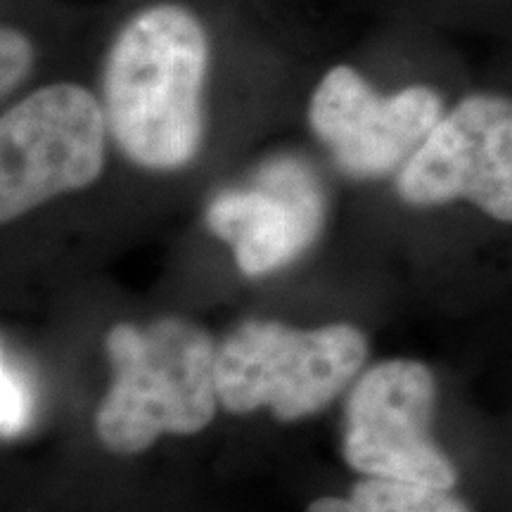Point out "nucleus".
<instances>
[{"instance_id":"nucleus-10","label":"nucleus","mask_w":512,"mask_h":512,"mask_svg":"<svg viewBox=\"0 0 512 512\" xmlns=\"http://www.w3.org/2000/svg\"><path fill=\"white\" fill-rule=\"evenodd\" d=\"M34 408L29 377L10 361L8 351H3V368H0V432L5 439L17 437L27 430Z\"/></svg>"},{"instance_id":"nucleus-5","label":"nucleus","mask_w":512,"mask_h":512,"mask_svg":"<svg viewBox=\"0 0 512 512\" xmlns=\"http://www.w3.org/2000/svg\"><path fill=\"white\" fill-rule=\"evenodd\" d=\"M437 382L420 361L394 358L370 368L344 411V458L366 477L451 491L458 472L434 444L430 427Z\"/></svg>"},{"instance_id":"nucleus-9","label":"nucleus","mask_w":512,"mask_h":512,"mask_svg":"<svg viewBox=\"0 0 512 512\" xmlns=\"http://www.w3.org/2000/svg\"><path fill=\"white\" fill-rule=\"evenodd\" d=\"M306 512H470V508L446 489L368 477L347 498H318Z\"/></svg>"},{"instance_id":"nucleus-2","label":"nucleus","mask_w":512,"mask_h":512,"mask_svg":"<svg viewBox=\"0 0 512 512\" xmlns=\"http://www.w3.org/2000/svg\"><path fill=\"white\" fill-rule=\"evenodd\" d=\"M216 351L207 332L181 318L121 323L107 335L114 382L98 408V437L131 456L162 434H195L214 420Z\"/></svg>"},{"instance_id":"nucleus-1","label":"nucleus","mask_w":512,"mask_h":512,"mask_svg":"<svg viewBox=\"0 0 512 512\" xmlns=\"http://www.w3.org/2000/svg\"><path fill=\"white\" fill-rule=\"evenodd\" d=\"M209 43L178 5L140 12L107 55L102 93L114 138L145 169H178L202 143V86Z\"/></svg>"},{"instance_id":"nucleus-7","label":"nucleus","mask_w":512,"mask_h":512,"mask_svg":"<svg viewBox=\"0 0 512 512\" xmlns=\"http://www.w3.org/2000/svg\"><path fill=\"white\" fill-rule=\"evenodd\" d=\"M430 86H408L382 98L356 69L339 64L318 83L309 121L344 174L380 178L411 159L444 117Z\"/></svg>"},{"instance_id":"nucleus-11","label":"nucleus","mask_w":512,"mask_h":512,"mask_svg":"<svg viewBox=\"0 0 512 512\" xmlns=\"http://www.w3.org/2000/svg\"><path fill=\"white\" fill-rule=\"evenodd\" d=\"M34 62V48L22 31L3 27L0 31V93L15 91Z\"/></svg>"},{"instance_id":"nucleus-8","label":"nucleus","mask_w":512,"mask_h":512,"mask_svg":"<svg viewBox=\"0 0 512 512\" xmlns=\"http://www.w3.org/2000/svg\"><path fill=\"white\" fill-rule=\"evenodd\" d=\"M325 221V192L302 159L275 157L247 188L226 190L207 209V226L228 242L240 271L266 275L306 252Z\"/></svg>"},{"instance_id":"nucleus-4","label":"nucleus","mask_w":512,"mask_h":512,"mask_svg":"<svg viewBox=\"0 0 512 512\" xmlns=\"http://www.w3.org/2000/svg\"><path fill=\"white\" fill-rule=\"evenodd\" d=\"M100 102L76 83H53L19 100L0 119V219L81 190L105 166Z\"/></svg>"},{"instance_id":"nucleus-6","label":"nucleus","mask_w":512,"mask_h":512,"mask_svg":"<svg viewBox=\"0 0 512 512\" xmlns=\"http://www.w3.org/2000/svg\"><path fill=\"white\" fill-rule=\"evenodd\" d=\"M399 195L413 207L470 202L512 223V98L467 95L401 166Z\"/></svg>"},{"instance_id":"nucleus-3","label":"nucleus","mask_w":512,"mask_h":512,"mask_svg":"<svg viewBox=\"0 0 512 512\" xmlns=\"http://www.w3.org/2000/svg\"><path fill=\"white\" fill-rule=\"evenodd\" d=\"M366 335L354 325L316 330L249 320L216 354V389L228 413L271 408L280 420L318 413L366 363Z\"/></svg>"}]
</instances>
